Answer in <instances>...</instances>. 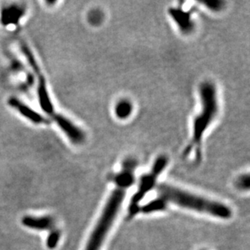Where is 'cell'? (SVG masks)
Listing matches in <instances>:
<instances>
[{
    "label": "cell",
    "mask_w": 250,
    "mask_h": 250,
    "mask_svg": "<svg viewBox=\"0 0 250 250\" xmlns=\"http://www.w3.org/2000/svg\"><path fill=\"white\" fill-rule=\"evenodd\" d=\"M164 208L163 200H156L151 202L147 205L144 206L143 208V210L144 212H151L154 210H161Z\"/></svg>",
    "instance_id": "cell-14"
},
{
    "label": "cell",
    "mask_w": 250,
    "mask_h": 250,
    "mask_svg": "<svg viewBox=\"0 0 250 250\" xmlns=\"http://www.w3.org/2000/svg\"><path fill=\"white\" fill-rule=\"evenodd\" d=\"M24 15V9L23 6L17 4H12L7 7H4L1 12V23L4 26L18 24L20 20L21 19Z\"/></svg>",
    "instance_id": "cell-9"
},
{
    "label": "cell",
    "mask_w": 250,
    "mask_h": 250,
    "mask_svg": "<svg viewBox=\"0 0 250 250\" xmlns=\"http://www.w3.org/2000/svg\"><path fill=\"white\" fill-rule=\"evenodd\" d=\"M38 98L41 107L43 111L48 114L54 113V106L52 102L50 100V95L47 91V87L45 85V80L42 77H40L39 84H38Z\"/></svg>",
    "instance_id": "cell-10"
},
{
    "label": "cell",
    "mask_w": 250,
    "mask_h": 250,
    "mask_svg": "<svg viewBox=\"0 0 250 250\" xmlns=\"http://www.w3.org/2000/svg\"><path fill=\"white\" fill-rule=\"evenodd\" d=\"M8 104L10 106H12L13 109L19 112L23 117L32 123L35 124H43L46 122L45 118L42 115H41L40 113L33 110L32 108L15 97H12L8 100Z\"/></svg>",
    "instance_id": "cell-6"
},
{
    "label": "cell",
    "mask_w": 250,
    "mask_h": 250,
    "mask_svg": "<svg viewBox=\"0 0 250 250\" xmlns=\"http://www.w3.org/2000/svg\"><path fill=\"white\" fill-rule=\"evenodd\" d=\"M60 236H61V233H60L59 230L55 229V230L50 231V233L48 235L47 240H46V246H47L48 249L54 250V249L56 248Z\"/></svg>",
    "instance_id": "cell-12"
},
{
    "label": "cell",
    "mask_w": 250,
    "mask_h": 250,
    "mask_svg": "<svg viewBox=\"0 0 250 250\" xmlns=\"http://www.w3.org/2000/svg\"><path fill=\"white\" fill-rule=\"evenodd\" d=\"M201 109L193 122L191 140L186 147L185 156L194 154L196 160L199 161L202 156V144L205 133L215 122L219 113V101L217 89L214 83L205 81L199 87Z\"/></svg>",
    "instance_id": "cell-1"
},
{
    "label": "cell",
    "mask_w": 250,
    "mask_h": 250,
    "mask_svg": "<svg viewBox=\"0 0 250 250\" xmlns=\"http://www.w3.org/2000/svg\"><path fill=\"white\" fill-rule=\"evenodd\" d=\"M124 196L125 191L121 188H118L112 193L106 205L104 207L99 221L97 222L92 235L90 236L89 241L87 242V247L85 250H101L104 238L111 228L116 215L118 214Z\"/></svg>",
    "instance_id": "cell-3"
},
{
    "label": "cell",
    "mask_w": 250,
    "mask_h": 250,
    "mask_svg": "<svg viewBox=\"0 0 250 250\" xmlns=\"http://www.w3.org/2000/svg\"><path fill=\"white\" fill-rule=\"evenodd\" d=\"M22 47V51L24 53V55L26 57L27 60H28V63L30 65L31 67L33 69V71L37 72V73L39 74V67H38V63H37V62H36L35 59H34V57H33V54L31 53L30 50L28 49V46L26 45H21Z\"/></svg>",
    "instance_id": "cell-13"
},
{
    "label": "cell",
    "mask_w": 250,
    "mask_h": 250,
    "mask_svg": "<svg viewBox=\"0 0 250 250\" xmlns=\"http://www.w3.org/2000/svg\"><path fill=\"white\" fill-rule=\"evenodd\" d=\"M170 17H172L175 23L182 33H191L194 28V22L192 21L190 12H186L181 8H170Z\"/></svg>",
    "instance_id": "cell-7"
},
{
    "label": "cell",
    "mask_w": 250,
    "mask_h": 250,
    "mask_svg": "<svg viewBox=\"0 0 250 250\" xmlns=\"http://www.w3.org/2000/svg\"><path fill=\"white\" fill-rule=\"evenodd\" d=\"M102 14H101V12H97V11H96V12H94L93 13H92V17H91V20L93 21V19H96L94 21L95 24H97V23H100V22H101V17H102Z\"/></svg>",
    "instance_id": "cell-16"
},
{
    "label": "cell",
    "mask_w": 250,
    "mask_h": 250,
    "mask_svg": "<svg viewBox=\"0 0 250 250\" xmlns=\"http://www.w3.org/2000/svg\"><path fill=\"white\" fill-rule=\"evenodd\" d=\"M204 4L207 5L210 9L214 11H220L224 5V2L222 1H212V2H206Z\"/></svg>",
    "instance_id": "cell-15"
},
{
    "label": "cell",
    "mask_w": 250,
    "mask_h": 250,
    "mask_svg": "<svg viewBox=\"0 0 250 250\" xmlns=\"http://www.w3.org/2000/svg\"><path fill=\"white\" fill-rule=\"evenodd\" d=\"M53 118L62 131L66 135L72 144L80 145L83 144L86 139L84 131L78 125L71 122L69 118L61 114H53Z\"/></svg>",
    "instance_id": "cell-5"
},
{
    "label": "cell",
    "mask_w": 250,
    "mask_h": 250,
    "mask_svg": "<svg viewBox=\"0 0 250 250\" xmlns=\"http://www.w3.org/2000/svg\"><path fill=\"white\" fill-rule=\"evenodd\" d=\"M157 192L162 200L175 203L182 208L208 213L222 219H229L231 216V210L222 203L191 194L169 185H159Z\"/></svg>",
    "instance_id": "cell-2"
},
{
    "label": "cell",
    "mask_w": 250,
    "mask_h": 250,
    "mask_svg": "<svg viewBox=\"0 0 250 250\" xmlns=\"http://www.w3.org/2000/svg\"><path fill=\"white\" fill-rule=\"evenodd\" d=\"M167 161H168L166 156H159L158 158L156 159L154 162L151 172L147 174L144 175V177H142L141 182L139 185V191L133 198L134 203H137L138 201L144 198V196L145 195L146 192H148L154 187L157 177L160 176L161 172H163L164 169L167 166Z\"/></svg>",
    "instance_id": "cell-4"
},
{
    "label": "cell",
    "mask_w": 250,
    "mask_h": 250,
    "mask_svg": "<svg viewBox=\"0 0 250 250\" xmlns=\"http://www.w3.org/2000/svg\"><path fill=\"white\" fill-rule=\"evenodd\" d=\"M114 112L117 118L122 120L127 119L133 113V104L128 100H121L116 104Z\"/></svg>",
    "instance_id": "cell-11"
},
{
    "label": "cell",
    "mask_w": 250,
    "mask_h": 250,
    "mask_svg": "<svg viewBox=\"0 0 250 250\" xmlns=\"http://www.w3.org/2000/svg\"><path fill=\"white\" fill-rule=\"evenodd\" d=\"M22 224L28 229L38 231L51 230L55 226V220L51 216H32L26 215L22 218Z\"/></svg>",
    "instance_id": "cell-8"
}]
</instances>
